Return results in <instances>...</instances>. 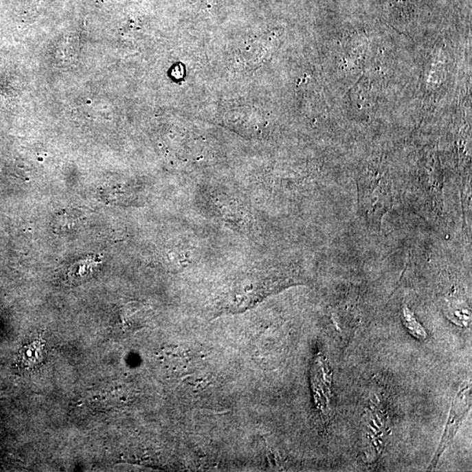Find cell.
<instances>
[{
    "instance_id": "6da1fadb",
    "label": "cell",
    "mask_w": 472,
    "mask_h": 472,
    "mask_svg": "<svg viewBox=\"0 0 472 472\" xmlns=\"http://www.w3.org/2000/svg\"><path fill=\"white\" fill-rule=\"evenodd\" d=\"M471 407V382L467 381L459 388L457 396H456L453 403H452L444 436H442L441 442H440L438 451L436 452L435 457L432 459L431 464L428 467L429 470H432V469L436 467L442 453L452 444L456 434H457L462 423H463L465 416H467Z\"/></svg>"
},
{
    "instance_id": "7a4b0ae2",
    "label": "cell",
    "mask_w": 472,
    "mask_h": 472,
    "mask_svg": "<svg viewBox=\"0 0 472 472\" xmlns=\"http://www.w3.org/2000/svg\"><path fill=\"white\" fill-rule=\"evenodd\" d=\"M332 380L333 372L326 358L322 355L317 356L311 369V383L315 403L324 416H328L330 412Z\"/></svg>"
},
{
    "instance_id": "3957f363",
    "label": "cell",
    "mask_w": 472,
    "mask_h": 472,
    "mask_svg": "<svg viewBox=\"0 0 472 472\" xmlns=\"http://www.w3.org/2000/svg\"><path fill=\"white\" fill-rule=\"evenodd\" d=\"M403 322L404 326L406 327L407 332H409L411 335L418 340H425L427 337H428V333H427L425 327L419 323L417 320L415 315L409 310V308L407 306H404L403 308Z\"/></svg>"
}]
</instances>
